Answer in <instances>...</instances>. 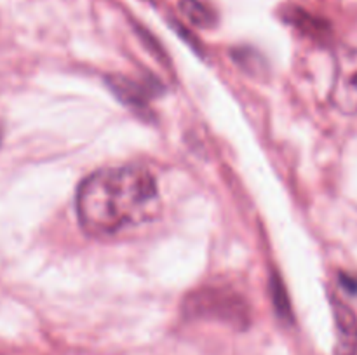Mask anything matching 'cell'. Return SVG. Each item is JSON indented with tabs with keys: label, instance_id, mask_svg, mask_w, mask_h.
Returning <instances> with one entry per match:
<instances>
[{
	"label": "cell",
	"instance_id": "obj_1",
	"mask_svg": "<svg viewBox=\"0 0 357 355\" xmlns=\"http://www.w3.org/2000/svg\"><path fill=\"white\" fill-rule=\"evenodd\" d=\"M159 211V184L143 166L105 167L87 176L77 191V214L89 235H115L152 221Z\"/></svg>",
	"mask_w": 357,
	"mask_h": 355
},
{
	"label": "cell",
	"instance_id": "obj_2",
	"mask_svg": "<svg viewBox=\"0 0 357 355\" xmlns=\"http://www.w3.org/2000/svg\"><path fill=\"white\" fill-rule=\"evenodd\" d=\"M185 315L190 319L218 320L236 329L250 326V305L246 299L230 289L206 287L190 292L183 303Z\"/></svg>",
	"mask_w": 357,
	"mask_h": 355
},
{
	"label": "cell",
	"instance_id": "obj_3",
	"mask_svg": "<svg viewBox=\"0 0 357 355\" xmlns=\"http://www.w3.org/2000/svg\"><path fill=\"white\" fill-rule=\"evenodd\" d=\"M331 101L344 115H357V49L338 51Z\"/></svg>",
	"mask_w": 357,
	"mask_h": 355
},
{
	"label": "cell",
	"instance_id": "obj_4",
	"mask_svg": "<svg viewBox=\"0 0 357 355\" xmlns=\"http://www.w3.org/2000/svg\"><path fill=\"white\" fill-rule=\"evenodd\" d=\"M331 308L337 329L335 355H357V315L351 306L340 299H331Z\"/></svg>",
	"mask_w": 357,
	"mask_h": 355
},
{
	"label": "cell",
	"instance_id": "obj_5",
	"mask_svg": "<svg viewBox=\"0 0 357 355\" xmlns=\"http://www.w3.org/2000/svg\"><path fill=\"white\" fill-rule=\"evenodd\" d=\"M108 84L114 89V93L121 97L124 103L131 104V106H145L146 97H149V90L142 87L139 84L131 82L126 77H117V79H108Z\"/></svg>",
	"mask_w": 357,
	"mask_h": 355
},
{
	"label": "cell",
	"instance_id": "obj_6",
	"mask_svg": "<svg viewBox=\"0 0 357 355\" xmlns=\"http://www.w3.org/2000/svg\"><path fill=\"white\" fill-rule=\"evenodd\" d=\"M180 9L192 24L199 28H211L216 23V13L202 0H180Z\"/></svg>",
	"mask_w": 357,
	"mask_h": 355
},
{
	"label": "cell",
	"instance_id": "obj_7",
	"mask_svg": "<svg viewBox=\"0 0 357 355\" xmlns=\"http://www.w3.org/2000/svg\"><path fill=\"white\" fill-rule=\"evenodd\" d=\"M293 23L296 24V26H300L302 30L309 31V33H312L314 37H324V35L328 33V24L323 23V21L316 19V17L309 16L307 13H296L295 16H293Z\"/></svg>",
	"mask_w": 357,
	"mask_h": 355
},
{
	"label": "cell",
	"instance_id": "obj_8",
	"mask_svg": "<svg viewBox=\"0 0 357 355\" xmlns=\"http://www.w3.org/2000/svg\"><path fill=\"white\" fill-rule=\"evenodd\" d=\"M340 284L347 292H351V294H357V277H354V275L342 274Z\"/></svg>",
	"mask_w": 357,
	"mask_h": 355
},
{
	"label": "cell",
	"instance_id": "obj_9",
	"mask_svg": "<svg viewBox=\"0 0 357 355\" xmlns=\"http://www.w3.org/2000/svg\"><path fill=\"white\" fill-rule=\"evenodd\" d=\"M0 141H2V127H0Z\"/></svg>",
	"mask_w": 357,
	"mask_h": 355
}]
</instances>
